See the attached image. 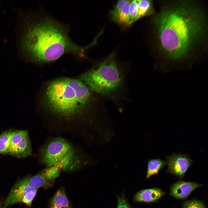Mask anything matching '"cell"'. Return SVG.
I'll list each match as a JSON object with an SVG mask.
<instances>
[{
    "label": "cell",
    "instance_id": "cell-6",
    "mask_svg": "<svg viewBox=\"0 0 208 208\" xmlns=\"http://www.w3.org/2000/svg\"><path fill=\"white\" fill-rule=\"evenodd\" d=\"M38 189L28 185L22 179L19 180L12 188L3 204L2 208H7L18 203L31 206Z\"/></svg>",
    "mask_w": 208,
    "mask_h": 208
},
{
    "label": "cell",
    "instance_id": "cell-11",
    "mask_svg": "<svg viewBox=\"0 0 208 208\" xmlns=\"http://www.w3.org/2000/svg\"><path fill=\"white\" fill-rule=\"evenodd\" d=\"M22 179L28 185L37 189L40 187L47 189L51 187L55 180L44 169L34 176H27Z\"/></svg>",
    "mask_w": 208,
    "mask_h": 208
},
{
    "label": "cell",
    "instance_id": "cell-12",
    "mask_svg": "<svg viewBox=\"0 0 208 208\" xmlns=\"http://www.w3.org/2000/svg\"><path fill=\"white\" fill-rule=\"evenodd\" d=\"M164 194V192L159 188L142 190L135 194L134 201L135 202H153L160 198Z\"/></svg>",
    "mask_w": 208,
    "mask_h": 208
},
{
    "label": "cell",
    "instance_id": "cell-1",
    "mask_svg": "<svg viewBox=\"0 0 208 208\" xmlns=\"http://www.w3.org/2000/svg\"><path fill=\"white\" fill-rule=\"evenodd\" d=\"M152 15L155 56L167 62L195 60L208 51L206 7L199 1H164Z\"/></svg>",
    "mask_w": 208,
    "mask_h": 208
},
{
    "label": "cell",
    "instance_id": "cell-15",
    "mask_svg": "<svg viewBox=\"0 0 208 208\" xmlns=\"http://www.w3.org/2000/svg\"><path fill=\"white\" fill-rule=\"evenodd\" d=\"M153 2L152 0H139L138 9V17L151 16L155 12Z\"/></svg>",
    "mask_w": 208,
    "mask_h": 208
},
{
    "label": "cell",
    "instance_id": "cell-10",
    "mask_svg": "<svg viewBox=\"0 0 208 208\" xmlns=\"http://www.w3.org/2000/svg\"><path fill=\"white\" fill-rule=\"evenodd\" d=\"M202 185L194 182L178 181L171 186L170 195L177 198L184 199L196 188Z\"/></svg>",
    "mask_w": 208,
    "mask_h": 208
},
{
    "label": "cell",
    "instance_id": "cell-13",
    "mask_svg": "<svg viewBox=\"0 0 208 208\" xmlns=\"http://www.w3.org/2000/svg\"><path fill=\"white\" fill-rule=\"evenodd\" d=\"M50 208H71L69 200L64 189L60 188L51 198L50 203Z\"/></svg>",
    "mask_w": 208,
    "mask_h": 208
},
{
    "label": "cell",
    "instance_id": "cell-2",
    "mask_svg": "<svg viewBox=\"0 0 208 208\" xmlns=\"http://www.w3.org/2000/svg\"><path fill=\"white\" fill-rule=\"evenodd\" d=\"M20 47L27 60L38 63L55 61L66 53L83 57L87 47L78 46L70 38L67 27L45 16L25 17Z\"/></svg>",
    "mask_w": 208,
    "mask_h": 208
},
{
    "label": "cell",
    "instance_id": "cell-19",
    "mask_svg": "<svg viewBox=\"0 0 208 208\" xmlns=\"http://www.w3.org/2000/svg\"><path fill=\"white\" fill-rule=\"evenodd\" d=\"M116 208H133L130 205L124 194L118 197V205Z\"/></svg>",
    "mask_w": 208,
    "mask_h": 208
},
{
    "label": "cell",
    "instance_id": "cell-9",
    "mask_svg": "<svg viewBox=\"0 0 208 208\" xmlns=\"http://www.w3.org/2000/svg\"><path fill=\"white\" fill-rule=\"evenodd\" d=\"M131 1L120 0L111 11L112 20L117 23L128 25L129 10Z\"/></svg>",
    "mask_w": 208,
    "mask_h": 208
},
{
    "label": "cell",
    "instance_id": "cell-3",
    "mask_svg": "<svg viewBox=\"0 0 208 208\" xmlns=\"http://www.w3.org/2000/svg\"><path fill=\"white\" fill-rule=\"evenodd\" d=\"M90 96V89L83 82L69 78L53 81L46 92L47 103L51 111L67 119L81 114Z\"/></svg>",
    "mask_w": 208,
    "mask_h": 208
},
{
    "label": "cell",
    "instance_id": "cell-4",
    "mask_svg": "<svg viewBox=\"0 0 208 208\" xmlns=\"http://www.w3.org/2000/svg\"><path fill=\"white\" fill-rule=\"evenodd\" d=\"M81 79L91 90L103 94L116 90L122 81L121 72L112 56L82 74Z\"/></svg>",
    "mask_w": 208,
    "mask_h": 208
},
{
    "label": "cell",
    "instance_id": "cell-18",
    "mask_svg": "<svg viewBox=\"0 0 208 208\" xmlns=\"http://www.w3.org/2000/svg\"><path fill=\"white\" fill-rule=\"evenodd\" d=\"M183 206V208H206L202 201L196 199L186 201Z\"/></svg>",
    "mask_w": 208,
    "mask_h": 208
},
{
    "label": "cell",
    "instance_id": "cell-7",
    "mask_svg": "<svg viewBox=\"0 0 208 208\" xmlns=\"http://www.w3.org/2000/svg\"><path fill=\"white\" fill-rule=\"evenodd\" d=\"M32 152L28 132L22 130L17 131L14 135L6 153L20 158L30 155Z\"/></svg>",
    "mask_w": 208,
    "mask_h": 208
},
{
    "label": "cell",
    "instance_id": "cell-17",
    "mask_svg": "<svg viewBox=\"0 0 208 208\" xmlns=\"http://www.w3.org/2000/svg\"><path fill=\"white\" fill-rule=\"evenodd\" d=\"M139 0L131 1L130 4L128 25L137 20L139 18L138 9Z\"/></svg>",
    "mask_w": 208,
    "mask_h": 208
},
{
    "label": "cell",
    "instance_id": "cell-20",
    "mask_svg": "<svg viewBox=\"0 0 208 208\" xmlns=\"http://www.w3.org/2000/svg\"><path fill=\"white\" fill-rule=\"evenodd\" d=\"M3 204L0 201V208H2Z\"/></svg>",
    "mask_w": 208,
    "mask_h": 208
},
{
    "label": "cell",
    "instance_id": "cell-16",
    "mask_svg": "<svg viewBox=\"0 0 208 208\" xmlns=\"http://www.w3.org/2000/svg\"><path fill=\"white\" fill-rule=\"evenodd\" d=\"M17 131H8L0 135V153H6L12 139Z\"/></svg>",
    "mask_w": 208,
    "mask_h": 208
},
{
    "label": "cell",
    "instance_id": "cell-8",
    "mask_svg": "<svg viewBox=\"0 0 208 208\" xmlns=\"http://www.w3.org/2000/svg\"><path fill=\"white\" fill-rule=\"evenodd\" d=\"M193 162V160L186 154L173 153L166 156L168 172L181 178L184 175Z\"/></svg>",
    "mask_w": 208,
    "mask_h": 208
},
{
    "label": "cell",
    "instance_id": "cell-14",
    "mask_svg": "<svg viewBox=\"0 0 208 208\" xmlns=\"http://www.w3.org/2000/svg\"><path fill=\"white\" fill-rule=\"evenodd\" d=\"M166 164V161L160 158L149 159L148 162L146 179L157 174Z\"/></svg>",
    "mask_w": 208,
    "mask_h": 208
},
{
    "label": "cell",
    "instance_id": "cell-5",
    "mask_svg": "<svg viewBox=\"0 0 208 208\" xmlns=\"http://www.w3.org/2000/svg\"><path fill=\"white\" fill-rule=\"evenodd\" d=\"M40 159L47 167L55 166L64 171H71L78 166V159L71 144L65 139L50 140L41 148Z\"/></svg>",
    "mask_w": 208,
    "mask_h": 208
}]
</instances>
